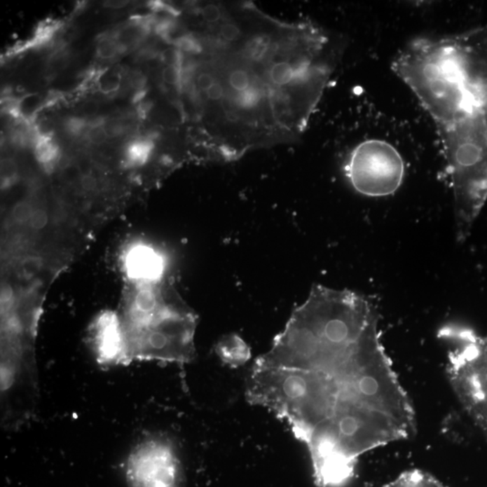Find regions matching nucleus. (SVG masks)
Here are the masks:
<instances>
[{
    "label": "nucleus",
    "instance_id": "nucleus-21",
    "mask_svg": "<svg viewBox=\"0 0 487 487\" xmlns=\"http://www.w3.org/2000/svg\"><path fill=\"white\" fill-rule=\"evenodd\" d=\"M103 128H104L109 138L121 136L124 131L123 125L115 121H106L105 125H103Z\"/></svg>",
    "mask_w": 487,
    "mask_h": 487
},
{
    "label": "nucleus",
    "instance_id": "nucleus-10",
    "mask_svg": "<svg viewBox=\"0 0 487 487\" xmlns=\"http://www.w3.org/2000/svg\"><path fill=\"white\" fill-rule=\"evenodd\" d=\"M215 350L222 362L231 367L243 366L251 357L250 348L246 342L234 334L223 337L217 344Z\"/></svg>",
    "mask_w": 487,
    "mask_h": 487
},
{
    "label": "nucleus",
    "instance_id": "nucleus-7",
    "mask_svg": "<svg viewBox=\"0 0 487 487\" xmlns=\"http://www.w3.org/2000/svg\"><path fill=\"white\" fill-rule=\"evenodd\" d=\"M468 90L487 127V25L451 34Z\"/></svg>",
    "mask_w": 487,
    "mask_h": 487
},
{
    "label": "nucleus",
    "instance_id": "nucleus-17",
    "mask_svg": "<svg viewBox=\"0 0 487 487\" xmlns=\"http://www.w3.org/2000/svg\"><path fill=\"white\" fill-rule=\"evenodd\" d=\"M48 223V214L43 210H34L33 215L31 216L28 225L34 231H40L46 227Z\"/></svg>",
    "mask_w": 487,
    "mask_h": 487
},
{
    "label": "nucleus",
    "instance_id": "nucleus-18",
    "mask_svg": "<svg viewBox=\"0 0 487 487\" xmlns=\"http://www.w3.org/2000/svg\"><path fill=\"white\" fill-rule=\"evenodd\" d=\"M65 128L69 133L77 136V135L81 134L83 130H88L87 121L80 118H69L66 122Z\"/></svg>",
    "mask_w": 487,
    "mask_h": 487
},
{
    "label": "nucleus",
    "instance_id": "nucleus-15",
    "mask_svg": "<svg viewBox=\"0 0 487 487\" xmlns=\"http://www.w3.org/2000/svg\"><path fill=\"white\" fill-rule=\"evenodd\" d=\"M18 176V168L13 160L3 159L1 162L2 187L11 185Z\"/></svg>",
    "mask_w": 487,
    "mask_h": 487
},
{
    "label": "nucleus",
    "instance_id": "nucleus-16",
    "mask_svg": "<svg viewBox=\"0 0 487 487\" xmlns=\"http://www.w3.org/2000/svg\"><path fill=\"white\" fill-rule=\"evenodd\" d=\"M34 207L30 203L23 202L18 204L12 212L14 221L18 223H28L34 212Z\"/></svg>",
    "mask_w": 487,
    "mask_h": 487
},
{
    "label": "nucleus",
    "instance_id": "nucleus-23",
    "mask_svg": "<svg viewBox=\"0 0 487 487\" xmlns=\"http://www.w3.org/2000/svg\"><path fill=\"white\" fill-rule=\"evenodd\" d=\"M131 84L135 89L142 90L146 85V78L139 72H135L133 76L131 77Z\"/></svg>",
    "mask_w": 487,
    "mask_h": 487
},
{
    "label": "nucleus",
    "instance_id": "nucleus-14",
    "mask_svg": "<svg viewBox=\"0 0 487 487\" xmlns=\"http://www.w3.org/2000/svg\"><path fill=\"white\" fill-rule=\"evenodd\" d=\"M123 46L112 39L100 40L97 46V55L102 59H111L121 52Z\"/></svg>",
    "mask_w": 487,
    "mask_h": 487
},
{
    "label": "nucleus",
    "instance_id": "nucleus-25",
    "mask_svg": "<svg viewBox=\"0 0 487 487\" xmlns=\"http://www.w3.org/2000/svg\"><path fill=\"white\" fill-rule=\"evenodd\" d=\"M96 109V104H94L92 102L87 103V104L84 106V111L87 114H93V113H95Z\"/></svg>",
    "mask_w": 487,
    "mask_h": 487
},
{
    "label": "nucleus",
    "instance_id": "nucleus-6",
    "mask_svg": "<svg viewBox=\"0 0 487 487\" xmlns=\"http://www.w3.org/2000/svg\"><path fill=\"white\" fill-rule=\"evenodd\" d=\"M128 487H182L180 460L171 443L150 439L128 455L125 467Z\"/></svg>",
    "mask_w": 487,
    "mask_h": 487
},
{
    "label": "nucleus",
    "instance_id": "nucleus-5",
    "mask_svg": "<svg viewBox=\"0 0 487 487\" xmlns=\"http://www.w3.org/2000/svg\"><path fill=\"white\" fill-rule=\"evenodd\" d=\"M351 186L364 196L379 198L394 194L403 184V157L386 141H363L351 151L345 165Z\"/></svg>",
    "mask_w": 487,
    "mask_h": 487
},
{
    "label": "nucleus",
    "instance_id": "nucleus-2",
    "mask_svg": "<svg viewBox=\"0 0 487 487\" xmlns=\"http://www.w3.org/2000/svg\"><path fill=\"white\" fill-rule=\"evenodd\" d=\"M380 315L364 295L316 284L254 364L339 373L383 345Z\"/></svg>",
    "mask_w": 487,
    "mask_h": 487
},
{
    "label": "nucleus",
    "instance_id": "nucleus-13",
    "mask_svg": "<svg viewBox=\"0 0 487 487\" xmlns=\"http://www.w3.org/2000/svg\"><path fill=\"white\" fill-rule=\"evenodd\" d=\"M34 153L36 159L47 170L53 169L58 161L59 149L49 137L40 136L36 139Z\"/></svg>",
    "mask_w": 487,
    "mask_h": 487
},
{
    "label": "nucleus",
    "instance_id": "nucleus-22",
    "mask_svg": "<svg viewBox=\"0 0 487 487\" xmlns=\"http://www.w3.org/2000/svg\"><path fill=\"white\" fill-rule=\"evenodd\" d=\"M81 186L86 191H93L97 186L95 179L90 174H84L81 180Z\"/></svg>",
    "mask_w": 487,
    "mask_h": 487
},
{
    "label": "nucleus",
    "instance_id": "nucleus-19",
    "mask_svg": "<svg viewBox=\"0 0 487 487\" xmlns=\"http://www.w3.org/2000/svg\"><path fill=\"white\" fill-rule=\"evenodd\" d=\"M86 134L88 140H89L91 144H96V146L104 144L109 138L103 127L90 128V130H87Z\"/></svg>",
    "mask_w": 487,
    "mask_h": 487
},
{
    "label": "nucleus",
    "instance_id": "nucleus-8",
    "mask_svg": "<svg viewBox=\"0 0 487 487\" xmlns=\"http://www.w3.org/2000/svg\"><path fill=\"white\" fill-rule=\"evenodd\" d=\"M91 350L97 362L103 366H115L130 362L123 324L117 313L100 314L90 327Z\"/></svg>",
    "mask_w": 487,
    "mask_h": 487
},
{
    "label": "nucleus",
    "instance_id": "nucleus-11",
    "mask_svg": "<svg viewBox=\"0 0 487 487\" xmlns=\"http://www.w3.org/2000/svg\"><path fill=\"white\" fill-rule=\"evenodd\" d=\"M383 487H448L422 470L406 471Z\"/></svg>",
    "mask_w": 487,
    "mask_h": 487
},
{
    "label": "nucleus",
    "instance_id": "nucleus-20",
    "mask_svg": "<svg viewBox=\"0 0 487 487\" xmlns=\"http://www.w3.org/2000/svg\"><path fill=\"white\" fill-rule=\"evenodd\" d=\"M162 77L165 83L175 87L179 83L180 74L176 66H165L162 72Z\"/></svg>",
    "mask_w": 487,
    "mask_h": 487
},
{
    "label": "nucleus",
    "instance_id": "nucleus-4",
    "mask_svg": "<svg viewBox=\"0 0 487 487\" xmlns=\"http://www.w3.org/2000/svg\"><path fill=\"white\" fill-rule=\"evenodd\" d=\"M451 343L446 366L455 397L487 439V333L451 325L439 332Z\"/></svg>",
    "mask_w": 487,
    "mask_h": 487
},
{
    "label": "nucleus",
    "instance_id": "nucleus-24",
    "mask_svg": "<svg viewBox=\"0 0 487 487\" xmlns=\"http://www.w3.org/2000/svg\"><path fill=\"white\" fill-rule=\"evenodd\" d=\"M130 4V1L127 0H109V1H105L103 3L104 7L112 9H119L127 7Z\"/></svg>",
    "mask_w": 487,
    "mask_h": 487
},
{
    "label": "nucleus",
    "instance_id": "nucleus-9",
    "mask_svg": "<svg viewBox=\"0 0 487 487\" xmlns=\"http://www.w3.org/2000/svg\"><path fill=\"white\" fill-rule=\"evenodd\" d=\"M127 277L137 285H158L165 278L167 260L162 251L146 243H135L122 256Z\"/></svg>",
    "mask_w": 487,
    "mask_h": 487
},
{
    "label": "nucleus",
    "instance_id": "nucleus-1",
    "mask_svg": "<svg viewBox=\"0 0 487 487\" xmlns=\"http://www.w3.org/2000/svg\"><path fill=\"white\" fill-rule=\"evenodd\" d=\"M198 12L206 34L180 51L179 83L208 125L210 156L233 161L294 142L306 131L344 51L312 21L288 22L250 3L212 2Z\"/></svg>",
    "mask_w": 487,
    "mask_h": 487
},
{
    "label": "nucleus",
    "instance_id": "nucleus-12",
    "mask_svg": "<svg viewBox=\"0 0 487 487\" xmlns=\"http://www.w3.org/2000/svg\"><path fill=\"white\" fill-rule=\"evenodd\" d=\"M153 146V143L149 139L134 141L128 146L125 163L130 167L144 165L149 162Z\"/></svg>",
    "mask_w": 487,
    "mask_h": 487
},
{
    "label": "nucleus",
    "instance_id": "nucleus-3",
    "mask_svg": "<svg viewBox=\"0 0 487 487\" xmlns=\"http://www.w3.org/2000/svg\"><path fill=\"white\" fill-rule=\"evenodd\" d=\"M350 383L345 372L253 364L247 379L246 398L250 404L266 408L285 420L295 438L306 444L345 401Z\"/></svg>",
    "mask_w": 487,
    "mask_h": 487
}]
</instances>
